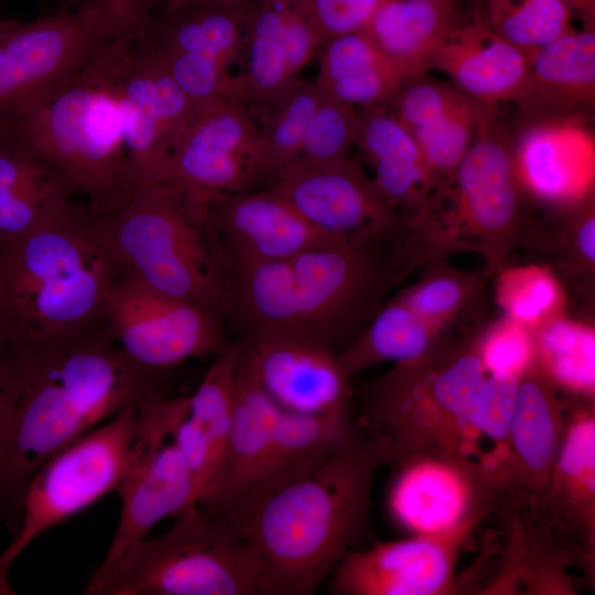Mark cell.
<instances>
[{
	"label": "cell",
	"mask_w": 595,
	"mask_h": 595,
	"mask_svg": "<svg viewBox=\"0 0 595 595\" xmlns=\"http://www.w3.org/2000/svg\"><path fill=\"white\" fill-rule=\"evenodd\" d=\"M355 145L404 227L413 223L424 210L434 185L416 141L388 105L358 109Z\"/></svg>",
	"instance_id": "cell-23"
},
{
	"label": "cell",
	"mask_w": 595,
	"mask_h": 595,
	"mask_svg": "<svg viewBox=\"0 0 595 595\" xmlns=\"http://www.w3.org/2000/svg\"><path fill=\"white\" fill-rule=\"evenodd\" d=\"M106 45L71 83L0 127V132L51 164L100 215L118 210L136 194L120 115L107 79Z\"/></svg>",
	"instance_id": "cell-6"
},
{
	"label": "cell",
	"mask_w": 595,
	"mask_h": 595,
	"mask_svg": "<svg viewBox=\"0 0 595 595\" xmlns=\"http://www.w3.org/2000/svg\"><path fill=\"white\" fill-rule=\"evenodd\" d=\"M496 33L484 11H474L447 34L432 67L447 74L469 97L495 107L513 101L531 66L532 55Z\"/></svg>",
	"instance_id": "cell-21"
},
{
	"label": "cell",
	"mask_w": 595,
	"mask_h": 595,
	"mask_svg": "<svg viewBox=\"0 0 595 595\" xmlns=\"http://www.w3.org/2000/svg\"><path fill=\"white\" fill-rule=\"evenodd\" d=\"M165 183L177 191L201 224L215 197L264 186L259 127L252 112L237 101L198 112L171 149Z\"/></svg>",
	"instance_id": "cell-14"
},
{
	"label": "cell",
	"mask_w": 595,
	"mask_h": 595,
	"mask_svg": "<svg viewBox=\"0 0 595 595\" xmlns=\"http://www.w3.org/2000/svg\"><path fill=\"white\" fill-rule=\"evenodd\" d=\"M443 333L393 296L382 304L338 359L350 375L382 361H416L439 347Z\"/></svg>",
	"instance_id": "cell-32"
},
{
	"label": "cell",
	"mask_w": 595,
	"mask_h": 595,
	"mask_svg": "<svg viewBox=\"0 0 595 595\" xmlns=\"http://www.w3.org/2000/svg\"><path fill=\"white\" fill-rule=\"evenodd\" d=\"M555 213L558 219L544 231L542 251L553 256L559 277L563 274L591 296L595 274V195Z\"/></svg>",
	"instance_id": "cell-40"
},
{
	"label": "cell",
	"mask_w": 595,
	"mask_h": 595,
	"mask_svg": "<svg viewBox=\"0 0 595 595\" xmlns=\"http://www.w3.org/2000/svg\"><path fill=\"white\" fill-rule=\"evenodd\" d=\"M2 21H3V20H0V26H1Z\"/></svg>",
	"instance_id": "cell-52"
},
{
	"label": "cell",
	"mask_w": 595,
	"mask_h": 595,
	"mask_svg": "<svg viewBox=\"0 0 595 595\" xmlns=\"http://www.w3.org/2000/svg\"><path fill=\"white\" fill-rule=\"evenodd\" d=\"M147 37L197 113L226 101L239 102L229 66L208 55L162 48Z\"/></svg>",
	"instance_id": "cell-41"
},
{
	"label": "cell",
	"mask_w": 595,
	"mask_h": 595,
	"mask_svg": "<svg viewBox=\"0 0 595 595\" xmlns=\"http://www.w3.org/2000/svg\"><path fill=\"white\" fill-rule=\"evenodd\" d=\"M357 127L358 109L323 95L298 160L321 162L349 155L355 145Z\"/></svg>",
	"instance_id": "cell-43"
},
{
	"label": "cell",
	"mask_w": 595,
	"mask_h": 595,
	"mask_svg": "<svg viewBox=\"0 0 595 595\" xmlns=\"http://www.w3.org/2000/svg\"><path fill=\"white\" fill-rule=\"evenodd\" d=\"M494 107L467 96L437 119L412 132L434 190L458 166L479 131L494 119Z\"/></svg>",
	"instance_id": "cell-37"
},
{
	"label": "cell",
	"mask_w": 595,
	"mask_h": 595,
	"mask_svg": "<svg viewBox=\"0 0 595 595\" xmlns=\"http://www.w3.org/2000/svg\"><path fill=\"white\" fill-rule=\"evenodd\" d=\"M283 11V31L286 62L293 80L300 77L323 43L311 21L295 0H280Z\"/></svg>",
	"instance_id": "cell-47"
},
{
	"label": "cell",
	"mask_w": 595,
	"mask_h": 595,
	"mask_svg": "<svg viewBox=\"0 0 595 595\" xmlns=\"http://www.w3.org/2000/svg\"><path fill=\"white\" fill-rule=\"evenodd\" d=\"M323 95L356 109L388 105L403 77L365 32L329 40L314 80Z\"/></svg>",
	"instance_id": "cell-29"
},
{
	"label": "cell",
	"mask_w": 595,
	"mask_h": 595,
	"mask_svg": "<svg viewBox=\"0 0 595 595\" xmlns=\"http://www.w3.org/2000/svg\"><path fill=\"white\" fill-rule=\"evenodd\" d=\"M252 0H180L161 4L144 32L158 46L208 55L229 66L240 54Z\"/></svg>",
	"instance_id": "cell-26"
},
{
	"label": "cell",
	"mask_w": 595,
	"mask_h": 595,
	"mask_svg": "<svg viewBox=\"0 0 595 595\" xmlns=\"http://www.w3.org/2000/svg\"><path fill=\"white\" fill-rule=\"evenodd\" d=\"M351 424L349 414L307 415L279 409L267 458L237 513L235 526L240 530L260 499L322 459Z\"/></svg>",
	"instance_id": "cell-28"
},
{
	"label": "cell",
	"mask_w": 595,
	"mask_h": 595,
	"mask_svg": "<svg viewBox=\"0 0 595 595\" xmlns=\"http://www.w3.org/2000/svg\"><path fill=\"white\" fill-rule=\"evenodd\" d=\"M494 277L495 300L502 315L534 329L565 314L562 280L549 264L505 266Z\"/></svg>",
	"instance_id": "cell-38"
},
{
	"label": "cell",
	"mask_w": 595,
	"mask_h": 595,
	"mask_svg": "<svg viewBox=\"0 0 595 595\" xmlns=\"http://www.w3.org/2000/svg\"><path fill=\"white\" fill-rule=\"evenodd\" d=\"M239 340L258 383L279 409L307 415L349 414L351 375L337 354L291 337Z\"/></svg>",
	"instance_id": "cell-17"
},
{
	"label": "cell",
	"mask_w": 595,
	"mask_h": 595,
	"mask_svg": "<svg viewBox=\"0 0 595 595\" xmlns=\"http://www.w3.org/2000/svg\"><path fill=\"white\" fill-rule=\"evenodd\" d=\"M405 1H459V0H405Z\"/></svg>",
	"instance_id": "cell-50"
},
{
	"label": "cell",
	"mask_w": 595,
	"mask_h": 595,
	"mask_svg": "<svg viewBox=\"0 0 595 595\" xmlns=\"http://www.w3.org/2000/svg\"><path fill=\"white\" fill-rule=\"evenodd\" d=\"M104 58L136 193L165 183L173 128L188 98L143 33L115 39Z\"/></svg>",
	"instance_id": "cell-12"
},
{
	"label": "cell",
	"mask_w": 595,
	"mask_h": 595,
	"mask_svg": "<svg viewBox=\"0 0 595 595\" xmlns=\"http://www.w3.org/2000/svg\"><path fill=\"white\" fill-rule=\"evenodd\" d=\"M203 224L225 271L346 244L314 227L270 186L215 197Z\"/></svg>",
	"instance_id": "cell-16"
},
{
	"label": "cell",
	"mask_w": 595,
	"mask_h": 595,
	"mask_svg": "<svg viewBox=\"0 0 595 595\" xmlns=\"http://www.w3.org/2000/svg\"><path fill=\"white\" fill-rule=\"evenodd\" d=\"M323 46L329 40L364 32L385 0H295Z\"/></svg>",
	"instance_id": "cell-45"
},
{
	"label": "cell",
	"mask_w": 595,
	"mask_h": 595,
	"mask_svg": "<svg viewBox=\"0 0 595 595\" xmlns=\"http://www.w3.org/2000/svg\"><path fill=\"white\" fill-rule=\"evenodd\" d=\"M102 217L127 274L219 315L225 267L204 225L175 188L167 183L150 186Z\"/></svg>",
	"instance_id": "cell-8"
},
{
	"label": "cell",
	"mask_w": 595,
	"mask_h": 595,
	"mask_svg": "<svg viewBox=\"0 0 595 595\" xmlns=\"http://www.w3.org/2000/svg\"><path fill=\"white\" fill-rule=\"evenodd\" d=\"M141 404L126 407L36 472L24 494L19 527L0 553V595L14 593L10 569L37 537L116 490L137 441Z\"/></svg>",
	"instance_id": "cell-10"
},
{
	"label": "cell",
	"mask_w": 595,
	"mask_h": 595,
	"mask_svg": "<svg viewBox=\"0 0 595 595\" xmlns=\"http://www.w3.org/2000/svg\"><path fill=\"white\" fill-rule=\"evenodd\" d=\"M512 139L516 174L529 202L555 213L594 195L595 137L589 122L524 125Z\"/></svg>",
	"instance_id": "cell-18"
},
{
	"label": "cell",
	"mask_w": 595,
	"mask_h": 595,
	"mask_svg": "<svg viewBox=\"0 0 595 595\" xmlns=\"http://www.w3.org/2000/svg\"><path fill=\"white\" fill-rule=\"evenodd\" d=\"M559 441V415L552 382L536 366L520 380L509 430V445L534 474L551 467Z\"/></svg>",
	"instance_id": "cell-33"
},
{
	"label": "cell",
	"mask_w": 595,
	"mask_h": 595,
	"mask_svg": "<svg viewBox=\"0 0 595 595\" xmlns=\"http://www.w3.org/2000/svg\"><path fill=\"white\" fill-rule=\"evenodd\" d=\"M414 283L394 296L420 317L445 331L476 302L485 272H467L453 267L447 258L420 268Z\"/></svg>",
	"instance_id": "cell-36"
},
{
	"label": "cell",
	"mask_w": 595,
	"mask_h": 595,
	"mask_svg": "<svg viewBox=\"0 0 595 595\" xmlns=\"http://www.w3.org/2000/svg\"><path fill=\"white\" fill-rule=\"evenodd\" d=\"M537 366L543 376L572 392L593 394L595 329L586 321L562 314L533 329Z\"/></svg>",
	"instance_id": "cell-34"
},
{
	"label": "cell",
	"mask_w": 595,
	"mask_h": 595,
	"mask_svg": "<svg viewBox=\"0 0 595 595\" xmlns=\"http://www.w3.org/2000/svg\"><path fill=\"white\" fill-rule=\"evenodd\" d=\"M467 96L454 84L429 79L422 75L405 82L388 106L412 133L457 106Z\"/></svg>",
	"instance_id": "cell-44"
},
{
	"label": "cell",
	"mask_w": 595,
	"mask_h": 595,
	"mask_svg": "<svg viewBox=\"0 0 595 595\" xmlns=\"http://www.w3.org/2000/svg\"><path fill=\"white\" fill-rule=\"evenodd\" d=\"M99 575L85 595H258V563L226 518L193 504Z\"/></svg>",
	"instance_id": "cell-7"
},
{
	"label": "cell",
	"mask_w": 595,
	"mask_h": 595,
	"mask_svg": "<svg viewBox=\"0 0 595 595\" xmlns=\"http://www.w3.org/2000/svg\"><path fill=\"white\" fill-rule=\"evenodd\" d=\"M484 14L496 33L529 53L576 31L560 0H486Z\"/></svg>",
	"instance_id": "cell-39"
},
{
	"label": "cell",
	"mask_w": 595,
	"mask_h": 595,
	"mask_svg": "<svg viewBox=\"0 0 595 595\" xmlns=\"http://www.w3.org/2000/svg\"><path fill=\"white\" fill-rule=\"evenodd\" d=\"M451 574V556L441 540L418 537L348 552L331 573L329 589L339 595H431Z\"/></svg>",
	"instance_id": "cell-22"
},
{
	"label": "cell",
	"mask_w": 595,
	"mask_h": 595,
	"mask_svg": "<svg viewBox=\"0 0 595 595\" xmlns=\"http://www.w3.org/2000/svg\"><path fill=\"white\" fill-rule=\"evenodd\" d=\"M470 501L466 478L439 461L409 466L391 494V508L405 527L424 537L441 538L458 528Z\"/></svg>",
	"instance_id": "cell-30"
},
{
	"label": "cell",
	"mask_w": 595,
	"mask_h": 595,
	"mask_svg": "<svg viewBox=\"0 0 595 595\" xmlns=\"http://www.w3.org/2000/svg\"><path fill=\"white\" fill-rule=\"evenodd\" d=\"M572 12L576 11L583 15L587 24H594L595 0H560Z\"/></svg>",
	"instance_id": "cell-49"
},
{
	"label": "cell",
	"mask_w": 595,
	"mask_h": 595,
	"mask_svg": "<svg viewBox=\"0 0 595 595\" xmlns=\"http://www.w3.org/2000/svg\"><path fill=\"white\" fill-rule=\"evenodd\" d=\"M512 137L495 122L478 133L452 173L432 193L421 215L392 240L398 284L426 263L461 252L485 261L494 277L520 247L541 250L544 227L529 215L515 169Z\"/></svg>",
	"instance_id": "cell-5"
},
{
	"label": "cell",
	"mask_w": 595,
	"mask_h": 595,
	"mask_svg": "<svg viewBox=\"0 0 595 595\" xmlns=\"http://www.w3.org/2000/svg\"><path fill=\"white\" fill-rule=\"evenodd\" d=\"M126 274L102 215L71 199L0 244V333L56 337L100 325Z\"/></svg>",
	"instance_id": "cell-4"
},
{
	"label": "cell",
	"mask_w": 595,
	"mask_h": 595,
	"mask_svg": "<svg viewBox=\"0 0 595 595\" xmlns=\"http://www.w3.org/2000/svg\"><path fill=\"white\" fill-rule=\"evenodd\" d=\"M464 17L459 1L385 0L364 32L405 83L432 68L439 46Z\"/></svg>",
	"instance_id": "cell-25"
},
{
	"label": "cell",
	"mask_w": 595,
	"mask_h": 595,
	"mask_svg": "<svg viewBox=\"0 0 595 595\" xmlns=\"http://www.w3.org/2000/svg\"><path fill=\"white\" fill-rule=\"evenodd\" d=\"M278 412L279 408L262 390L248 365L241 343L229 435L218 472L196 502L198 506L235 526L237 513L267 458Z\"/></svg>",
	"instance_id": "cell-19"
},
{
	"label": "cell",
	"mask_w": 595,
	"mask_h": 595,
	"mask_svg": "<svg viewBox=\"0 0 595 595\" xmlns=\"http://www.w3.org/2000/svg\"><path fill=\"white\" fill-rule=\"evenodd\" d=\"M105 323L56 337L0 333V522L18 529L25 490L61 450L162 393Z\"/></svg>",
	"instance_id": "cell-1"
},
{
	"label": "cell",
	"mask_w": 595,
	"mask_h": 595,
	"mask_svg": "<svg viewBox=\"0 0 595 595\" xmlns=\"http://www.w3.org/2000/svg\"><path fill=\"white\" fill-rule=\"evenodd\" d=\"M474 345L488 372L521 378L537 366L533 329L509 316L490 324Z\"/></svg>",
	"instance_id": "cell-42"
},
{
	"label": "cell",
	"mask_w": 595,
	"mask_h": 595,
	"mask_svg": "<svg viewBox=\"0 0 595 595\" xmlns=\"http://www.w3.org/2000/svg\"><path fill=\"white\" fill-rule=\"evenodd\" d=\"M229 1H234V0H229Z\"/></svg>",
	"instance_id": "cell-53"
},
{
	"label": "cell",
	"mask_w": 595,
	"mask_h": 595,
	"mask_svg": "<svg viewBox=\"0 0 595 595\" xmlns=\"http://www.w3.org/2000/svg\"><path fill=\"white\" fill-rule=\"evenodd\" d=\"M241 342L231 339L207 369L195 391L174 439L194 479L196 502L218 472L232 419L234 383Z\"/></svg>",
	"instance_id": "cell-24"
},
{
	"label": "cell",
	"mask_w": 595,
	"mask_h": 595,
	"mask_svg": "<svg viewBox=\"0 0 595 595\" xmlns=\"http://www.w3.org/2000/svg\"><path fill=\"white\" fill-rule=\"evenodd\" d=\"M386 441L351 424L317 463L260 499L240 532L258 563V595H312L360 537Z\"/></svg>",
	"instance_id": "cell-2"
},
{
	"label": "cell",
	"mask_w": 595,
	"mask_h": 595,
	"mask_svg": "<svg viewBox=\"0 0 595 595\" xmlns=\"http://www.w3.org/2000/svg\"><path fill=\"white\" fill-rule=\"evenodd\" d=\"M177 1L180 0H69L65 9H72L80 3L91 2L122 10L138 19H147L159 6Z\"/></svg>",
	"instance_id": "cell-48"
},
{
	"label": "cell",
	"mask_w": 595,
	"mask_h": 595,
	"mask_svg": "<svg viewBox=\"0 0 595 595\" xmlns=\"http://www.w3.org/2000/svg\"><path fill=\"white\" fill-rule=\"evenodd\" d=\"M187 397L165 393L140 405V428L129 463L115 491L121 510L112 540L93 575L104 573L166 517L196 504L191 469L180 451L175 429Z\"/></svg>",
	"instance_id": "cell-11"
},
{
	"label": "cell",
	"mask_w": 595,
	"mask_h": 595,
	"mask_svg": "<svg viewBox=\"0 0 595 595\" xmlns=\"http://www.w3.org/2000/svg\"><path fill=\"white\" fill-rule=\"evenodd\" d=\"M139 30L121 13L96 3L0 26V127L71 83L113 39Z\"/></svg>",
	"instance_id": "cell-9"
},
{
	"label": "cell",
	"mask_w": 595,
	"mask_h": 595,
	"mask_svg": "<svg viewBox=\"0 0 595 595\" xmlns=\"http://www.w3.org/2000/svg\"><path fill=\"white\" fill-rule=\"evenodd\" d=\"M322 98L323 93L314 80L299 78L263 111L259 136L266 185L278 171L300 158L309 125Z\"/></svg>",
	"instance_id": "cell-35"
},
{
	"label": "cell",
	"mask_w": 595,
	"mask_h": 595,
	"mask_svg": "<svg viewBox=\"0 0 595 595\" xmlns=\"http://www.w3.org/2000/svg\"><path fill=\"white\" fill-rule=\"evenodd\" d=\"M73 194L51 164L0 132V244L29 231Z\"/></svg>",
	"instance_id": "cell-27"
},
{
	"label": "cell",
	"mask_w": 595,
	"mask_h": 595,
	"mask_svg": "<svg viewBox=\"0 0 595 595\" xmlns=\"http://www.w3.org/2000/svg\"><path fill=\"white\" fill-rule=\"evenodd\" d=\"M393 288L390 242L337 244L227 269L219 315L237 339L291 337L339 355Z\"/></svg>",
	"instance_id": "cell-3"
},
{
	"label": "cell",
	"mask_w": 595,
	"mask_h": 595,
	"mask_svg": "<svg viewBox=\"0 0 595 595\" xmlns=\"http://www.w3.org/2000/svg\"><path fill=\"white\" fill-rule=\"evenodd\" d=\"M558 467L565 480L588 496L594 494L595 422L589 414L580 415L569 428L560 448Z\"/></svg>",
	"instance_id": "cell-46"
},
{
	"label": "cell",
	"mask_w": 595,
	"mask_h": 595,
	"mask_svg": "<svg viewBox=\"0 0 595 595\" xmlns=\"http://www.w3.org/2000/svg\"><path fill=\"white\" fill-rule=\"evenodd\" d=\"M517 128L542 121L591 122L595 110L594 25L542 46L513 100Z\"/></svg>",
	"instance_id": "cell-20"
},
{
	"label": "cell",
	"mask_w": 595,
	"mask_h": 595,
	"mask_svg": "<svg viewBox=\"0 0 595 595\" xmlns=\"http://www.w3.org/2000/svg\"><path fill=\"white\" fill-rule=\"evenodd\" d=\"M104 323L123 355L161 376L187 359L218 355L230 343L220 316L126 274L110 291Z\"/></svg>",
	"instance_id": "cell-13"
},
{
	"label": "cell",
	"mask_w": 595,
	"mask_h": 595,
	"mask_svg": "<svg viewBox=\"0 0 595 595\" xmlns=\"http://www.w3.org/2000/svg\"><path fill=\"white\" fill-rule=\"evenodd\" d=\"M270 186L314 227L346 244H387L404 223L357 159L296 160Z\"/></svg>",
	"instance_id": "cell-15"
},
{
	"label": "cell",
	"mask_w": 595,
	"mask_h": 595,
	"mask_svg": "<svg viewBox=\"0 0 595 595\" xmlns=\"http://www.w3.org/2000/svg\"><path fill=\"white\" fill-rule=\"evenodd\" d=\"M245 69L235 76L238 101L266 110L294 83L286 62L280 0H252L244 25Z\"/></svg>",
	"instance_id": "cell-31"
},
{
	"label": "cell",
	"mask_w": 595,
	"mask_h": 595,
	"mask_svg": "<svg viewBox=\"0 0 595 595\" xmlns=\"http://www.w3.org/2000/svg\"><path fill=\"white\" fill-rule=\"evenodd\" d=\"M58 1H60V7H63L67 2V0H58Z\"/></svg>",
	"instance_id": "cell-51"
}]
</instances>
